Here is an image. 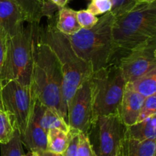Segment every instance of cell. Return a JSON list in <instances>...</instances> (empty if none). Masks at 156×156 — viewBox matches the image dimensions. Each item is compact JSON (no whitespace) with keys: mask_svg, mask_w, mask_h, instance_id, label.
<instances>
[{"mask_svg":"<svg viewBox=\"0 0 156 156\" xmlns=\"http://www.w3.org/2000/svg\"><path fill=\"white\" fill-rule=\"evenodd\" d=\"M35 28L31 86L34 97L45 106L57 112L68 123L67 108L62 93L61 64L50 46L41 41Z\"/></svg>","mask_w":156,"mask_h":156,"instance_id":"obj_1","label":"cell"},{"mask_svg":"<svg viewBox=\"0 0 156 156\" xmlns=\"http://www.w3.org/2000/svg\"><path fill=\"white\" fill-rule=\"evenodd\" d=\"M37 35L41 41L50 46L60 63L63 76L62 93L67 108L69 100L78 87L91 76L92 67L76 54L68 37L56 28V21H50L44 28L37 24Z\"/></svg>","mask_w":156,"mask_h":156,"instance_id":"obj_2","label":"cell"},{"mask_svg":"<svg viewBox=\"0 0 156 156\" xmlns=\"http://www.w3.org/2000/svg\"><path fill=\"white\" fill-rule=\"evenodd\" d=\"M114 18L108 12L98 18L91 28H81L74 35L67 36L76 54L91 64L93 72L113 63L114 55L119 51L112 35Z\"/></svg>","mask_w":156,"mask_h":156,"instance_id":"obj_3","label":"cell"},{"mask_svg":"<svg viewBox=\"0 0 156 156\" xmlns=\"http://www.w3.org/2000/svg\"><path fill=\"white\" fill-rule=\"evenodd\" d=\"M112 35L118 50L127 52L156 38V2L137 4L132 10L115 17Z\"/></svg>","mask_w":156,"mask_h":156,"instance_id":"obj_4","label":"cell"},{"mask_svg":"<svg viewBox=\"0 0 156 156\" xmlns=\"http://www.w3.org/2000/svg\"><path fill=\"white\" fill-rule=\"evenodd\" d=\"M36 24L24 25L12 36L8 37L5 58L0 73V87L15 80L30 85L34 67V45Z\"/></svg>","mask_w":156,"mask_h":156,"instance_id":"obj_5","label":"cell"},{"mask_svg":"<svg viewBox=\"0 0 156 156\" xmlns=\"http://www.w3.org/2000/svg\"><path fill=\"white\" fill-rule=\"evenodd\" d=\"M91 79L94 117L118 113L126 84L118 64L93 72Z\"/></svg>","mask_w":156,"mask_h":156,"instance_id":"obj_6","label":"cell"},{"mask_svg":"<svg viewBox=\"0 0 156 156\" xmlns=\"http://www.w3.org/2000/svg\"><path fill=\"white\" fill-rule=\"evenodd\" d=\"M0 99L2 109L12 115L15 127L23 135L34 105L31 84L23 85L15 80L9 81L0 87Z\"/></svg>","mask_w":156,"mask_h":156,"instance_id":"obj_7","label":"cell"},{"mask_svg":"<svg viewBox=\"0 0 156 156\" xmlns=\"http://www.w3.org/2000/svg\"><path fill=\"white\" fill-rule=\"evenodd\" d=\"M126 125L118 113L95 117L87 134L97 156H117Z\"/></svg>","mask_w":156,"mask_h":156,"instance_id":"obj_8","label":"cell"},{"mask_svg":"<svg viewBox=\"0 0 156 156\" xmlns=\"http://www.w3.org/2000/svg\"><path fill=\"white\" fill-rule=\"evenodd\" d=\"M91 77L78 87L67 103L69 125L86 136L95 118Z\"/></svg>","mask_w":156,"mask_h":156,"instance_id":"obj_9","label":"cell"},{"mask_svg":"<svg viewBox=\"0 0 156 156\" xmlns=\"http://www.w3.org/2000/svg\"><path fill=\"white\" fill-rule=\"evenodd\" d=\"M119 67L126 84L156 68V38L128 51L120 59Z\"/></svg>","mask_w":156,"mask_h":156,"instance_id":"obj_10","label":"cell"},{"mask_svg":"<svg viewBox=\"0 0 156 156\" xmlns=\"http://www.w3.org/2000/svg\"><path fill=\"white\" fill-rule=\"evenodd\" d=\"M19 6L29 24H39L44 17L52 18L59 8L50 0H10Z\"/></svg>","mask_w":156,"mask_h":156,"instance_id":"obj_11","label":"cell"},{"mask_svg":"<svg viewBox=\"0 0 156 156\" xmlns=\"http://www.w3.org/2000/svg\"><path fill=\"white\" fill-rule=\"evenodd\" d=\"M21 142L30 151H47V133L40 124L38 114L34 105L33 111L27 129L23 135H21Z\"/></svg>","mask_w":156,"mask_h":156,"instance_id":"obj_12","label":"cell"},{"mask_svg":"<svg viewBox=\"0 0 156 156\" xmlns=\"http://www.w3.org/2000/svg\"><path fill=\"white\" fill-rule=\"evenodd\" d=\"M145 98L134 91L127 84L125 87L123 98L118 109V114L126 126L137 122Z\"/></svg>","mask_w":156,"mask_h":156,"instance_id":"obj_13","label":"cell"},{"mask_svg":"<svg viewBox=\"0 0 156 156\" xmlns=\"http://www.w3.org/2000/svg\"><path fill=\"white\" fill-rule=\"evenodd\" d=\"M27 21L19 6L10 0H0V24L9 36L15 35Z\"/></svg>","mask_w":156,"mask_h":156,"instance_id":"obj_14","label":"cell"},{"mask_svg":"<svg viewBox=\"0 0 156 156\" xmlns=\"http://www.w3.org/2000/svg\"><path fill=\"white\" fill-rule=\"evenodd\" d=\"M34 107L38 114L40 124L46 132L51 128H59L68 133L70 130L69 124L54 110L41 104L34 97Z\"/></svg>","mask_w":156,"mask_h":156,"instance_id":"obj_15","label":"cell"},{"mask_svg":"<svg viewBox=\"0 0 156 156\" xmlns=\"http://www.w3.org/2000/svg\"><path fill=\"white\" fill-rule=\"evenodd\" d=\"M156 139L138 141L123 139L117 156H155Z\"/></svg>","mask_w":156,"mask_h":156,"instance_id":"obj_16","label":"cell"},{"mask_svg":"<svg viewBox=\"0 0 156 156\" xmlns=\"http://www.w3.org/2000/svg\"><path fill=\"white\" fill-rule=\"evenodd\" d=\"M124 139L138 141L156 139V115L126 126Z\"/></svg>","mask_w":156,"mask_h":156,"instance_id":"obj_17","label":"cell"},{"mask_svg":"<svg viewBox=\"0 0 156 156\" xmlns=\"http://www.w3.org/2000/svg\"><path fill=\"white\" fill-rule=\"evenodd\" d=\"M56 28L61 33L66 36L74 35L81 29L76 18V11L66 6L59 8Z\"/></svg>","mask_w":156,"mask_h":156,"instance_id":"obj_18","label":"cell"},{"mask_svg":"<svg viewBox=\"0 0 156 156\" xmlns=\"http://www.w3.org/2000/svg\"><path fill=\"white\" fill-rule=\"evenodd\" d=\"M127 84L144 98L156 94V68Z\"/></svg>","mask_w":156,"mask_h":156,"instance_id":"obj_19","label":"cell"},{"mask_svg":"<svg viewBox=\"0 0 156 156\" xmlns=\"http://www.w3.org/2000/svg\"><path fill=\"white\" fill-rule=\"evenodd\" d=\"M69 140V132L67 133L59 128H51L47 132V151L62 154L66 149Z\"/></svg>","mask_w":156,"mask_h":156,"instance_id":"obj_20","label":"cell"},{"mask_svg":"<svg viewBox=\"0 0 156 156\" xmlns=\"http://www.w3.org/2000/svg\"><path fill=\"white\" fill-rule=\"evenodd\" d=\"M16 129L12 115L0 109V144L9 142L14 136Z\"/></svg>","mask_w":156,"mask_h":156,"instance_id":"obj_21","label":"cell"},{"mask_svg":"<svg viewBox=\"0 0 156 156\" xmlns=\"http://www.w3.org/2000/svg\"><path fill=\"white\" fill-rule=\"evenodd\" d=\"M1 156H24V153L22 148V142L21 140V134L16 129L14 136L9 142L0 144Z\"/></svg>","mask_w":156,"mask_h":156,"instance_id":"obj_22","label":"cell"},{"mask_svg":"<svg viewBox=\"0 0 156 156\" xmlns=\"http://www.w3.org/2000/svg\"><path fill=\"white\" fill-rule=\"evenodd\" d=\"M154 115H156V94L145 98L136 122L145 120Z\"/></svg>","mask_w":156,"mask_h":156,"instance_id":"obj_23","label":"cell"},{"mask_svg":"<svg viewBox=\"0 0 156 156\" xmlns=\"http://www.w3.org/2000/svg\"><path fill=\"white\" fill-rule=\"evenodd\" d=\"M111 4L110 12L114 17H117L132 10L137 5V0H111Z\"/></svg>","mask_w":156,"mask_h":156,"instance_id":"obj_24","label":"cell"},{"mask_svg":"<svg viewBox=\"0 0 156 156\" xmlns=\"http://www.w3.org/2000/svg\"><path fill=\"white\" fill-rule=\"evenodd\" d=\"M76 18L78 23L82 29L91 28L98 21V18L87 9L76 12Z\"/></svg>","mask_w":156,"mask_h":156,"instance_id":"obj_25","label":"cell"},{"mask_svg":"<svg viewBox=\"0 0 156 156\" xmlns=\"http://www.w3.org/2000/svg\"><path fill=\"white\" fill-rule=\"evenodd\" d=\"M112 7L111 0H91L87 10L93 15H98L110 12Z\"/></svg>","mask_w":156,"mask_h":156,"instance_id":"obj_26","label":"cell"},{"mask_svg":"<svg viewBox=\"0 0 156 156\" xmlns=\"http://www.w3.org/2000/svg\"><path fill=\"white\" fill-rule=\"evenodd\" d=\"M79 142L76 156H97L86 135L79 132Z\"/></svg>","mask_w":156,"mask_h":156,"instance_id":"obj_27","label":"cell"},{"mask_svg":"<svg viewBox=\"0 0 156 156\" xmlns=\"http://www.w3.org/2000/svg\"><path fill=\"white\" fill-rule=\"evenodd\" d=\"M70 140L66 149L61 155L62 156H76L77 154L78 146L79 142V132L76 129H73L70 128L69 130Z\"/></svg>","mask_w":156,"mask_h":156,"instance_id":"obj_28","label":"cell"},{"mask_svg":"<svg viewBox=\"0 0 156 156\" xmlns=\"http://www.w3.org/2000/svg\"><path fill=\"white\" fill-rule=\"evenodd\" d=\"M8 37L9 35H8L6 31L0 24V73H1L2 67L3 63H4L5 58Z\"/></svg>","mask_w":156,"mask_h":156,"instance_id":"obj_29","label":"cell"},{"mask_svg":"<svg viewBox=\"0 0 156 156\" xmlns=\"http://www.w3.org/2000/svg\"><path fill=\"white\" fill-rule=\"evenodd\" d=\"M40 156H59V154H55V153L50 152L48 151H39L37 152Z\"/></svg>","mask_w":156,"mask_h":156,"instance_id":"obj_30","label":"cell"},{"mask_svg":"<svg viewBox=\"0 0 156 156\" xmlns=\"http://www.w3.org/2000/svg\"><path fill=\"white\" fill-rule=\"evenodd\" d=\"M52 3L56 5L58 8L62 7V0H50Z\"/></svg>","mask_w":156,"mask_h":156,"instance_id":"obj_31","label":"cell"},{"mask_svg":"<svg viewBox=\"0 0 156 156\" xmlns=\"http://www.w3.org/2000/svg\"><path fill=\"white\" fill-rule=\"evenodd\" d=\"M156 2V0H137V4H143V3H152Z\"/></svg>","mask_w":156,"mask_h":156,"instance_id":"obj_32","label":"cell"},{"mask_svg":"<svg viewBox=\"0 0 156 156\" xmlns=\"http://www.w3.org/2000/svg\"><path fill=\"white\" fill-rule=\"evenodd\" d=\"M24 156H40L39 154H38L37 151H30L28 154H24Z\"/></svg>","mask_w":156,"mask_h":156,"instance_id":"obj_33","label":"cell"},{"mask_svg":"<svg viewBox=\"0 0 156 156\" xmlns=\"http://www.w3.org/2000/svg\"><path fill=\"white\" fill-rule=\"evenodd\" d=\"M70 1H71V0H62V7H63V6H66V5Z\"/></svg>","mask_w":156,"mask_h":156,"instance_id":"obj_34","label":"cell"},{"mask_svg":"<svg viewBox=\"0 0 156 156\" xmlns=\"http://www.w3.org/2000/svg\"><path fill=\"white\" fill-rule=\"evenodd\" d=\"M0 109H2V102H1V99H0ZM3 110V109H2Z\"/></svg>","mask_w":156,"mask_h":156,"instance_id":"obj_35","label":"cell"},{"mask_svg":"<svg viewBox=\"0 0 156 156\" xmlns=\"http://www.w3.org/2000/svg\"><path fill=\"white\" fill-rule=\"evenodd\" d=\"M59 156H62V155H61V154H59Z\"/></svg>","mask_w":156,"mask_h":156,"instance_id":"obj_36","label":"cell"}]
</instances>
